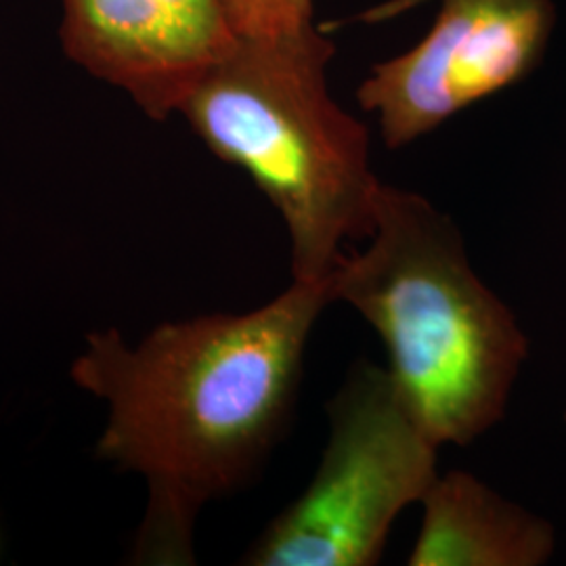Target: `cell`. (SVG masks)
Returning a JSON list of instances; mask_svg holds the SVG:
<instances>
[{"mask_svg": "<svg viewBox=\"0 0 566 566\" xmlns=\"http://www.w3.org/2000/svg\"><path fill=\"white\" fill-rule=\"evenodd\" d=\"M332 303L329 277L292 280L254 311L158 325L137 344L116 327L86 336L70 374L107 407L97 455L147 489L137 563L191 565L203 507L263 470Z\"/></svg>", "mask_w": 566, "mask_h": 566, "instance_id": "1", "label": "cell"}, {"mask_svg": "<svg viewBox=\"0 0 566 566\" xmlns=\"http://www.w3.org/2000/svg\"><path fill=\"white\" fill-rule=\"evenodd\" d=\"M365 240L334 266L332 301L376 329L390 378L432 441L474 443L506 416L525 332L474 271L460 229L422 196L382 182Z\"/></svg>", "mask_w": 566, "mask_h": 566, "instance_id": "2", "label": "cell"}, {"mask_svg": "<svg viewBox=\"0 0 566 566\" xmlns=\"http://www.w3.org/2000/svg\"><path fill=\"white\" fill-rule=\"evenodd\" d=\"M332 55L334 44L315 25L235 39L179 109L198 139L280 212L292 280L304 282L329 277L344 243L369 235L382 187L367 128L329 95Z\"/></svg>", "mask_w": 566, "mask_h": 566, "instance_id": "3", "label": "cell"}, {"mask_svg": "<svg viewBox=\"0 0 566 566\" xmlns=\"http://www.w3.org/2000/svg\"><path fill=\"white\" fill-rule=\"evenodd\" d=\"M329 437L303 493L243 554L250 566H374L439 479V449L388 369L357 364L327 405Z\"/></svg>", "mask_w": 566, "mask_h": 566, "instance_id": "4", "label": "cell"}, {"mask_svg": "<svg viewBox=\"0 0 566 566\" xmlns=\"http://www.w3.org/2000/svg\"><path fill=\"white\" fill-rule=\"evenodd\" d=\"M554 21L552 0H441L422 42L374 65L357 99L376 114L386 147L399 149L526 78Z\"/></svg>", "mask_w": 566, "mask_h": 566, "instance_id": "5", "label": "cell"}, {"mask_svg": "<svg viewBox=\"0 0 566 566\" xmlns=\"http://www.w3.org/2000/svg\"><path fill=\"white\" fill-rule=\"evenodd\" d=\"M60 39L84 72L166 120L235 34L223 0H61Z\"/></svg>", "mask_w": 566, "mask_h": 566, "instance_id": "6", "label": "cell"}, {"mask_svg": "<svg viewBox=\"0 0 566 566\" xmlns=\"http://www.w3.org/2000/svg\"><path fill=\"white\" fill-rule=\"evenodd\" d=\"M422 507L409 566H539L556 547L554 526L464 470L439 474Z\"/></svg>", "mask_w": 566, "mask_h": 566, "instance_id": "7", "label": "cell"}, {"mask_svg": "<svg viewBox=\"0 0 566 566\" xmlns=\"http://www.w3.org/2000/svg\"><path fill=\"white\" fill-rule=\"evenodd\" d=\"M235 39H273L313 25V0H223Z\"/></svg>", "mask_w": 566, "mask_h": 566, "instance_id": "8", "label": "cell"}]
</instances>
